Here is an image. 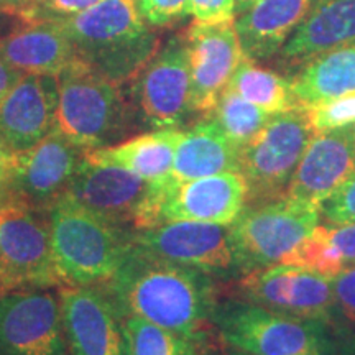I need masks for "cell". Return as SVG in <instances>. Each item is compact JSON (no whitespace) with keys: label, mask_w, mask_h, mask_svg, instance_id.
I'll return each mask as SVG.
<instances>
[{"label":"cell","mask_w":355,"mask_h":355,"mask_svg":"<svg viewBox=\"0 0 355 355\" xmlns=\"http://www.w3.org/2000/svg\"><path fill=\"white\" fill-rule=\"evenodd\" d=\"M105 296L122 316L145 321L198 340L211 313L206 273L155 259L132 245Z\"/></svg>","instance_id":"cell-1"},{"label":"cell","mask_w":355,"mask_h":355,"mask_svg":"<svg viewBox=\"0 0 355 355\" xmlns=\"http://www.w3.org/2000/svg\"><path fill=\"white\" fill-rule=\"evenodd\" d=\"M56 21L78 60L117 84L133 81L159 48L158 33L141 19L137 0H101L79 15Z\"/></svg>","instance_id":"cell-2"},{"label":"cell","mask_w":355,"mask_h":355,"mask_svg":"<svg viewBox=\"0 0 355 355\" xmlns=\"http://www.w3.org/2000/svg\"><path fill=\"white\" fill-rule=\"evenodd\" d=\"M48 214L61 283L97 288L109 283L130 254L132 235L66 193L51 204Z\"/></svg>","instance_id":"cell-3"},{"label":"cell","mask_w":355,"mask_h":355,"mask_svg":"<svg viewBox=\"0 0 355 355\" xmlns=\"http://www.w3.org/2000/svg\"><path fill=\"white\" fill-rule=\"evenodd\" d=\"M60 104L56 130L84 152L114 145L130 127V109L121 84L110 81L81 60L58 76Z\"/></svg>","instance_id":"cell-4"},{"label":"cell","mask_w":355,"mask_h":355,"mask_svg":"<svg viewBox=\"0 0 355 355\" xmlns=\"http://www.w3.org/2000/svg\"><path fill=\"white\" fill-rule=\"evenodd\" d=\"M247 204V183L239 171L176 181L150 183L133 227L152 229L166 222L196 220L234 224Z\"/></svg>","instance_id":"cell-5"},{"label":"cell","mask_w":355,"mask_h":355,"mask_svg":"<svg viewBox=\"0 0 355 355\" xmlns=\"http://www.w3.org/2000/svg\"><path fill=\"white\" fill-rule=\"evenodd\" d=\"M314 133L304 109H293L272 115L254 139L239 148V173L247 183V201L259 206L285 196Z\"/></svg>","instance_id":"cell-6"},{"label":"cell","mask_w":355,"mask_h":355,"mask_svg":"<svg viewBox=\"0 0 355 355\" xmlns=\"http://www.w3.org/2000/svg\"><path fill=\"white\" fill-rule=\"evenodd\" d=\"M20 199L0 201V291L44 290L61 283L53 259L50 222Z\"/></svg>","instance_id":"cell-7"},{"label":"cell","mask_w":355,"mask_h":355,"mask_svg":"<svg viewBox=\"0 0 355 355\" xmlns=\"http://www.w3.org/2000/svg\"><path fill=\"white\" fill-rule=\"evenodd\" d=\"M229 349L250 355H336L321 321L261 306L234 304L217 318Z\"/></svg>","instance_id":"cell-8"},{"label":"cell","mask_w":355,"mask_h":355,"mask_svg":"<svg viewBox=\"0 0 355 355\" xmlns=\"http://www.w3.org/2000/svg\"><path fill=\"white\" fill-rule=\"evenodd\" d=\"M318 206L282 196L245 211L232 224L234 263L250 272L278 263L318 225Z\"/></svg>","instance_id":"cell-9"},{"label":"cell","mask_w":355,"mask_h":355,"mask_svg":"<svg viewBox=\"0 0 355 355\" xmlns=\"http://www.w3.org/2000/svg\"><path fill=\"white\" fill-rule=\"evenodd\" d=\"M0 355H71L60 295L28 290L0 296Z\"/></svg>","instance_id":"cell-10"},{"label":"cell","mask_w":355,"mask_h":355,"mask_svg":"<svg viewBox=\"0 0 355 355\" xmlns=\"http://www.w3.org/2000/svg\"><path fill=\"white\" fill-rule=\"evenodd\" d=\"M133 97L150 127L175 128L191 112V73L184 35H175L133 78Z\"/></svg>","instance_id":"cell-11"},{"label":"cell","mask_w":355,"mask_h":355,"mask_svg":"<svg viewBox=\"0 0 355 355\" xmlns=\"http://www.w3.org/2000/svg\"><path fill=\"white\" fill-rule=\"evenodd\" d=\"M132 245L155 259L199 272H224L234 263L232 224L178 220L132 235Z\"/></svg>","instance_id":"cell-12"},{"label":"cell","mask_w":355,"mask_h":355,"mask_svg":"<svg viewBox=\"0 0 355 355\" xmlns=\"http://www.w3.org/2000/svg\"><path fill=\"white\" fill-rule=\"evenodd\" d=\"M241 288L261 308L313 321L326 322L336 306L332 278L291 265L273 263L250 270Z\"/></svg>","instance_id":"cell-13"},{"label":"cell","mask_w":355,"mask_h":355,"mask_svg":"<svg viewBox=\"0 0 355 355\" xmlns=\"http://www.w3.org/2000/svg\"><path fill=\"white\" fill-rule=\"evenodd\" d=\"M84 153L55 128L33 148L15 155L6 184L7 194L48 212L51 204L68 191Z\"/></svg>","instance_id":"cell-14"},{"label":"cell","mask_w":355,"mask_h":355,"mask_svg":"<svg viewBox=\"0 0 355 355\" xmlns=\"http://www.w3.org/2000/svg\"><path fill=\"white\" fill-rule=\"evenodd\" d=\"M191 73V112L209 114L229 86L243 51L232 24H198L186 30Z\"/></svg>","instance_id":"cell-15"},{"label":"cell","mask_w":355,"mask_h":355,"mask_svg":"<svg viewBox=\"0 0 355 355\" xmlns=\"http://www.w3.org/2000/svg\"><path fill=\"white\" fill-rule=\"evenodd\" d=\"M60 84L50 74H24L0 102V141L24 153L56 128Z\"/></svg>","instance_id":"cell-16"},{"label":"cell","mask_w":355,"mask_h":355,"mask_svg":"<svg viewBox=\"0 0 355 355\" xmlns=\"http://www.w3.org/2000/svg\"><path fill=\"white\" fill-rule=\"evenodd\" d=\"M60 300L71 355H128L119 313L105 293L66 285Z\"/></svg>","instance_id":"cell-17"},{"label":"cell","mask_w":355,"mask_h":355,"mask_svg":"<svg viewBox=\"0 0 355 355\" xmlns=\"http://www.w3.org/2000/svg\"><path fill=\"white\" fill-rule=\"evenodd\" d=\"M355 173V152L347 128L316 132L288 184L286 196L321 207Z\"/></svg>","instance_id":"cell-18"},{"label":"cell","mask_w":355,"mask_h":355,"mask_svg":"<svg viewBox=\"0 0 355 355\" xmlns=\"http://www.w3.org/2000/svg\"><path fill=\"white\" fill-rule=\"evenodd\" d=\"M150 183L130 170L112 165H97L83 158L66 194L89 211L121 225L135 220Z\"/></svg>","instance_id":"cell-19"},{"label":"cell","mask_w":355,"mask_h":355,"mask_svg":"<svg viewBox=\"0 0 355 355\" xmlns=\"http://www.w3.org/2000/svg\"><path fill=\"white\" fill-rule=\"evenodd\" d=\"M350 44H355V0H314L277 56L295 74L314 58Z\"/></svg>","instance_id":"cell-20"},{"label":"cell","mask_w":355,"mask_h":355,"mask_svg":"<svg viewBox=\"0 0 355 355\" xmlns=\"http://www.w3.org/2000/svg\"><path fill=\"white\" fill-rule=\"evenodd\" d=\"M313 3L314 0H257L250 8L239 13L234 28L243 56L252 61L277 56Z\"/></svg>","instance_id":"cell-21"},{"label":"cell","mask_w":355,"mask_h":355,"mask_svg":"<svg viewBox=\"0 0 355 355\" xmlns=\"http://www.w3.org/2000/svg\"><path fill=\"white\" fill-rule=\"evenodd\" d=\"M0 50L21 74L60 76L76 60L73 43L56 20L24 21L20 28L0 38Z\"/></svg>","instance_id":"cell-22"},{"label":"cell","mask_w":355,"mask_h":355,"mask_svg":"<svg viewBox=\"0 0 355 355\" xmlns=\"http://www.w3.org/2000/svg\"><path fill=\"white\" fill-rule=\"evenodd\" d=\"M183 130L159 128L102 148L89 150L84 157L97 165H112L130 170L148 183L171 176L176 145Z\"/></svg>","instance_id":"cell-23"},{"label":"cell","mask_w":355,"mask_h":355,"mask_svg":"<svg viewBox=\"0 0 355 355\" xmlns=\"http://www.w3.org/2000/svg\"><path fill=\"white\" fill-rule=\"evenodd\" d=\"M225 171H239V146L211 117L183 130L176 145L173 180L189 181Z\"/></svg>","instance_id":"cell-24"},{"label":"cell","mask_w":355,"mask_h":355,"mask_svg":"<svg viewBox=\"0 0 355 355\" xmlns=\"http://www.w3.org/2000/svg\"><path fill=\"white\" fill-rule=\"evenodd\" d=\"M293 94L300 107L355 92V44L321 55L291 78Z\"/></svg>","instance_id":"cell-25"},{"label":"cell","mask_w":355,"mask_h":355,"mask_svg":"<svg viewBox=\"0 0 355 355\" xmlns=\"http://www.w3.org/2000/svg\"><path fill=\"white\" fill-rule=\"evenodd\" d=\"M227 89L272 115L300 109L288 79L260 68L245 56L235 69Z\"/></svg>","instance_id":"cell-26"},{"label":"cell","mask_w":355,"mask_h":355,"mask_svg":"<svg viewBox=\"0 0 355 355\" xmlns=\"http://www.w3.org/2000/svg\"><path fill=\"white\" fill-rule=\"evenodd\" d=\"M128 355H199L196 340L137 316H122Z\"/></svg>","instance_id":"cell-27"},{"label":"cell","mask_w":355,"mask_h":355,"mask_svg":"<svg viewBox=\"0 0 355 355\" xmlns=\"http://www.w3.org/2000/svg\"><path fill=\"white\" fill-rule=\"evenodd\" d=\"M207 117H211L222 128V132L241 148L268 123L272 114L257 107L230 89H225Z\"/></svg>","instance_id":"cell-28"},{"label":"cell","mask_w":355,"mask_h":355,"mask_svg":"<svg viewBox=\"0 0 355 355\" xmlns=\"http://www.w3.org/2000/svg\"><path fill=\"white\" fill-rule=\"evenodd\" d=\"M278 263L298 266L329 278H334L345 266L343 255L331 241L329 225L319 224Z\"/></svg>","instance_id":"cell-29"},{"label":"cell","mask_w":355,"mask_h":355,"mask_svg":"<svg viewBox=\"0 0 355 355\" xmlns=\"http://www.w3.org/2000/svg\"><path fill=\"white\" fill-rule=\"evenodd\" d=\"M314 132L345 128L355 123V92L304 107Z\"/></svg>","instance_id":"cell-30"},{"label":"cell","mask_w":355,"mask_h":355,"mask_svg":"<svg viewBox=\"0 0 355 355\" xmlns=\"http://www.w3.org/2000/svg\"><path fill=\"white\" fill-rule=\"evenodd\" d=\"M137 8L153 28L170 26L191 15L189 0H137Z\"/></svg>","instance_id":"cell-31"},{"label":"cell","mask_w":355,"mask_h":355,"mask_svg":"<svg viewBox=\"0 0 355 355\" xmlns=\"http://www.w3.org/2000/svg\"><path fill=\"white\" fill-rule=\"evenodd\" d=\"M101 0H35L33 6L20 17L24 21L66 20L79 15Z\"/></svg>","instance_id":"cell-32"},{"label":"cell","mask_w":355,"mask_h":355,"mask_svg":"<svg viewBox=\"0 0 355 355\" xmlns=\"http://www.w3.org/2000/svg\"><path fill=\"white\" fill-rule=\"evenodd\" d=\"M319 211L334 225L355 222V173L321 204Z\"/></svg>","instance_id":"cell-33"},{"label":"cell","mask_w":355,"mask_h":355,"mask_svg":"<svg viewBox=\"0 0 355 355\" xmlns=\"http://www.w3.org/2000/svg\"><path fill=\"white\" fill-rule=\"evenodd\" d=\"M189 7L198 24L219 25L235 20V0H189Z\"/></svg>","instance_id":"cell-34"},{"label":"cell","mask_w":355,"mask_h":355,"mask_svg":"<svg viewBox=\"0 0 355 355\" xmlns=\"http://www.w3.org/2000/svg\"><path fill=\"white\" fill-rule=\"evenodd\" d=\"M336 304L350 322L355 324V263L345 265L339 273L332 278Z\"/></svg>","instance_id":"cell-35"},{"label":"cell","mask_w":355,"mask_h":355,"mask_svg":"<svg viewBox=\"0 0 355 355\" xmlns=\"http://www.w3.org/2000/svg\"><path fill=\"white\" fill-rule=\"evenodd\" d=\"M331 241L343 255L345 265L355 263V222L329 227Z\"/></svg>","instance_id":"cell-36"},{"label":"cell","mask_w":355,"mask_h":355,"mask_svg":"<svg viewBox=\"0 0 355 355\" xmlns=\"http://www.w3.org/2000/svg\"><path fill=\"white\" fill-rule=\"evenodd\" d=\"M21 76H24V74H21L19 69L12 68V66L7 63V60L2 55V50H0V102H2L3 97L8 94V91L20 81Z\"/></svg>","instance_id":"cell-37"},{"label":"cell","mask_w":355,"mask_h":355,"mask_svg":"<svg viewBox=\"0 0 355 355\" xmlns=\"http://www.w3.org/2000/svg\"><path fill=\"white\" fill-rule=\"evenodd\" d=\"M13 163H15V153H12L10 150L0 141V191L6 189L8 178H10Z\"/></svg>","instance_id":"cell-38"},{"label":"cell","mask_w":355,"mask_h":355,"mask_svg":"<svg viewBox=\"0 0 355 355\" xmlns=\"http://www.w3.org/2000/svg\"><path fill=\"white\" fill-rule=\"evenodd\" d=\"M35 0H0V10L21 17L33 6Z\"/></svg>","instance_id":"cell-39"},{"label":"cell","mask_w":355,"mask_h":355,"mask_svg":"<svg viewBox=\"0 0 355 355\" xmlns=\"http://www.w3.org/2000/svg\"><path fill=\"white\" fill-rule=\"evenodd\" d=\"M257 0H235V17L239 15V13L245 12L247 8H250Z\"/></svg>","instance_id":"cell-40"},{"label":"cell","mask_w":355,"mask_h":355,"mask_svg":"<svg viewBox=\"0 0 355 355\" xmlns=\"http://www.w3.org/2000/svg\"><path fill=\"white\" fill-rule=\"evenodd\" d=\"M345 128H347L349 137H350V141H352L354 152H355V123H352V125H349V127H345Z\"/></svg>","instance_id":"cell-41"},{"label":"cell","mask_w":355,"mask_h":355,"mask_svg":"<svg viewBox=\"0 0 355 355\" xmlns=\"http://www.w3.org/2000/svg\"><path fill=\"white\" fill-rule=\"evenodd\" d=\"M229 355H250V354H243V352H239V350L229 349Z\"/></svg>","instance_id":"cell-42"},{"label":"cell","mask_w":355,"mask_h":355,"mask_svg":"<svg viewBox=\"0 0 355 355\" xmlns=\"http://www.w3.org/2000/svg\"><path fill=\"white\" fill-rule=\"evenodd\" d=\"M0 12H2V10H0Z\"/></svg>","instance_id":"cell-43"}]
</instances>
